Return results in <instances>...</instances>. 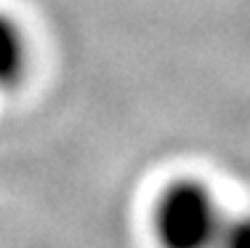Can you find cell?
<instances>
[{"instance_id":"cell-1","label":"cell","mask_w":250,"mask_h":248,"mask_svg":"<svg viewBox=\"0 0 250 248\" xmlns=\"http://www.w3.org/2000/svg\"><path fill=\"white\" fill-rule=\"evenodd\" d=\"M224 216L216 198L200 181L181 179L160 195L152 227L160 248H210Z\"/></svg>"},{"instance_id":"cell-3","label":"cell","mask_w":250,"mask_h":248,"mask_svg":"<svg viewBox=\"0 0 250 248\" xmlns=\"http://www.w3.org/2000/svg\"><path fill=\"white\" fill-rule=\"evenodd\" d=\"M210 248H248V224L242 219H224Z\"/></svg>"},{"instance_id":"cell-2","label":"cell","mask_w":250,"mask_h":248,"mask_svg":"<svg viewBox=\"0 0 250 248\" xmlns=\"http://www.w3.org/2000/svg\"><path fill=\"white\" fill-rule=\"evenodd\" d=\"M24 69V40L8 16L0 14V88L14 86Z\"/></svg>"}]
</instances>
